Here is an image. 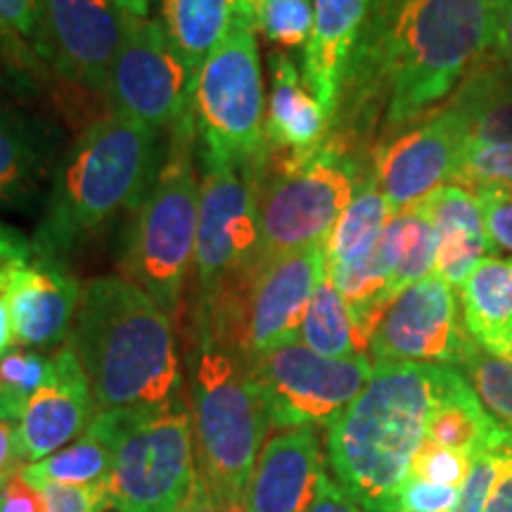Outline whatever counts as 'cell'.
I'll list each match as a JSON object with an SVG mask.
<instances>
[{
    "label": "cell",
    "mask_w": 512,
    "mask_h": 512,
    "mask_svg": "<svg viewBox=\"0 0 512 512\" xmlns=\"http://www.w3.org/2000/svg\"><path fill=\"white\" fill-rule=\"evenodd\" d=\"M131 19L110 0H43V41L38 55L46 57L69 83L105 93L107 74Z\"/></svg>",
    "instance_id": "2e32d148"
},
{
    "label": "cell",
    "mask_w": 512,
    "mask_h": 512,
    "mask_svg": "<svg viewBox=\"0 0 512 512\" xmlns=\"http://www.w3.org/2000/svg\"><path fill=\"white\" fill-rule=\"evenodd\" d=\"M155 415V413H152ZM147 418L140 413H95L88 430L53 456L24 465L22 475L34 486L43 484H98L110 479L121 441Z\"/></svg>",
    "instance_id": "603a6c76"
},
{
    "label": "cell",
    "mask_w": 512,
    "mask_h": 512,
    "mask_svg": "<svg viewBox=\"0 0 512 512\" xmlns=\"http://www.w3.org/2000/svg\"><path fill=\"white\" fill-rule=\"evenodd\" d=\"M53 356L36 349H12L0 358V420L15 422L27 401L53 377Z\"/></svg>",
    "instance_id": "1f68e13d"
},
{
    "label": "cell",
    "mask_w": 512,
    "mask_h": 512,
    "mask_svg": "<svg viewBox=\"0 0 512 512\" xmlns=\"http://www.w3.org/2000/svg\"><path fill=\"white\" fill-rule=\"evenodd\" d=\"M266 0H230V17L245 19V22L254 24L259 22V12L264 8Z\"/></svg>",
    "instance_id": "681fc988"
},
{
    "label": "cell",
    "mask_w": 512,
    "mask_h": 512,
    "mask_svg": "<svg viewBox=\"0 0 512 512\" xmlns=\"http://www.w3.org/2000/svg\"><path fill=\"white\" fill-rule=\"evenodd\" d=\"M185 366L197 475L214 496L242 498L271 430L247 361L223 347L192 311Z\"/></svg>",
    "instance_id": "5b68a950"
},
{
    "label": "cell",
    "mask_w": 512,
    "mask_h": 512,
    "mask_svg": "<svg viewBox=\"0 0 512 512\" xmlns=\"http://www.w3.org/2000/svg\"><path fill=\"white\" fill-rule=\"evenodd\" d=\"M448 185L467 190L512 185V140L467 145L456 176Z\"/></svg>",
    "instance_id": "836d02e7"
},
{
    "label": "cell",
    "mask_w": 512,
    "mask_h": 512,
    "mask_svg": "<svg viewBox=\"0 0 512 512\" xmlns=\"http://www.w3.org/2000/svg\"><path fill=\"white\" fill-rule=\"evenodd\" d=\"M453 100L470 114L472 143L512 140V74L496 62L494 53L465 76Z\"/></svg>",
    "instance_id": "f1b7e54d"
},
{
    "label": "cell",
    "mask_w": 512,
    "mask_h": 512,
    "mask_svg": "<svg viewBox=\"0 0 512 512\" xmlns=\"http://www.w3.org/2000/svg\"><path fill=\"white\" fill-rule=\"evenodd\" d=\"M53 377L31 396L17 420V451L24 465L53 456L79 439L95 418L91 384L72 344L53 354Z\"/></svg>",
    "instance_id": "ac0fdd59"
},
{
    "label": "cell",
    "mask_w": 512,
    "mask_h": 512,
    "mask_svg": "<svg viewBox=\"0 0 512 512\" xmlns=\"http://www.w3.org/2000/svg\"><path fill=\"white\" fill-rule=\"evenodd\" d=\"M195 83L157 19H131L105 83L110 114L169 133L192 110Z\"/></svg>",
    "instance_id": "4fadbf2b"
},
{
    "label": "cell",
    "mask_w": 512,
    "mask_h": 512,
    "mask_svg": "<svg viewBox=\"0 0 512 512\" xmlns=\"http://www.w3.org/2000/svg\"><path fill=\"white\" fill-rule=\"evenodd\" d=\"M43 41V0H0V43L15 55H38Z\"/></svg>",
    "instance_id": "d590c367"
},
{
    "label": "cell",
    "mask_w": 512,
    "mask_h": 512,
    "mask_svg": "<svg viewBox=\"0 0 512 512\" xmlns=\"http://www.w3.org/2000/svg\"><path fill=\"white\" fill-rule=\"evenodd\" d=\"M261 157V155H259ZM200 221L195 247V302L256 271L259 256V192L256 162L219 159L197 147Z\"/></svg>",
    "instance_id": "30bf717a"
},
{
    "label": "cell",
    "mask_w": 512,
    "mask_h": 512,
    "mask_svg": "<svg viewBox=\"0 0 512 512\" xmlns=\"http://www.w3.org/2000/svg\"><path fill=\"white\" fill-rule=\"evenodd\" d=\"M368 176V164L349 157L328 140L309 157L264 147L256 162L261 228L256 268L328 240Z\"/></svg>",
    "instance_id": "52a82bcc"
},
{
    "label": "cell",
    "mask_w": 512,
    "mask_h": 512,
    "mask_svg": "<svg viewBox=\"0 0 512 512\" xmlns=\"http://www.w3.org/2000/svg\"><path fill=\"white\" fill-rule=\"evenodd\" d=\"M460 373L472 384L486 411L512 432V361L475 347L460 366Z\"/></svg>",
    "instance_id": "d6a6232c"
},
{
    "label": "cell",
    "mask_w": 512,
    "mask_h": 512,
    "mask_svg": "<svg viewBox=\"0 0 512 512\" xmlns=\"http://www.w3.org/2000/svg\"><path fill=\"white\" fill-rule=\"evenodd\" d=\"M197 221V126L190 110L166 133L164 162L145 200L133 211L119 264L124 278L150 294L171 320L181 316L185 283L195 268Z\"/></svg>",
    "instance_id": "8992f818"
},
{
    "label": "cell",
    "mask_w": 512,
    "mask_h": 512,
    "mask_svg": "<svg viewBox=\"0 0 512 512\" xmlns=\"http://www.w3.org/2000/svg\"><path fill=\"white\" fill-rule=\"evenodd\" d=\"M494 57H496V62L505 69V72L512 74V5L508 10H503V19H501V29H498Z\"/></svg>",
    "instance_id": "7dc6e473"
},
{
    "label": "cell",
    "mask_w": 512,
    "mask_h": 512,
    "mask_svg": "<svg viewBox=\"0 0 512 512\" xmlns=\"http://www.w3.org/2000/svg\"><path fill=\"white\" fill-rule=\"evenodd\" d=\"M162 27L197 86L204 62L230 29V0H162Z\"/></svg>",
    "instance_id": "83f0119b"
},
{
    "label": "cell",
    "mask_w": 512,
    "mask_h": 512,
    "mask_svg": "<svg viewBox=\"0 0 512 512\" xmlns=\"http://www.w3.org/2000/svg\"><path fill=\"white\" fill-rule=\"evenodd\" d=\"M219 512H249L245 496L242 498H219Z\"/></svg>",
    "instance_id": "f5cc1de1"
},
{
    "label": "cell",
    "mask_w": 512,
    "mask_h": 512,
    "mask_svg": "<svg viewBox=\"0 0 512 512\" xmlns=\"http://www.w3.org/2000/svg\"><path fill=\"white\" fill-rule=\"evenodd\" d=\"M380 261L387 273L389 299L425 280L437 268V233L418 207L394 211L380 240Z\"/></svg>",
    "instance_id": "4316f807"
},
{
    "label": "cell",
    "mask_w": 512,
    "mask_h": 512,
    "mask_svg": "<svg viewBox=\"0 0 512 512\" xmlns=\"http://www.w3.org/2000/svg\"><path fill=\"white\" fill-rule=\"evenodd\" d=\"M29 252H31V240L27 235H22L19 230L0 223V266H5L8 261Z\"/></svg>",
    "instance_id": "f6af8a7d"
},
{
    "label": "cell",
    "mask_w": 512,
    "mask_h": 512,
    "mask_svg": "<svg viewBox=\"0 0 512 512\" xmlns=\"http://www.w3.org/2000/svg\"><path fill=\"white\" fill-rule=\"evenodd\" d=\"M472 460L475 458L465 456V453L446 451V448L432 446L425 441L418 456L413 458L411 479H422V482L460 489L465 484L467 475H470Z\"/></svg>",
    "instance_id": "74e56055"
},
{
    "label": "cell",
    "mask_w": 512,
    "mask_h": 512,
    "mask_svg": "<svg viewBox=\"0 0 512 512\" xmlns=\"http://www.w3.org/2000/svg\"><path fill=\"white\" fill-rule=\"evenodd\" d=\"M392 214L394 209L389 207L387 197L368 176L325 240L328 273L356 271L377 264L384 226Z\"/></svg>",
    "instance_id": "484cf974"
},
{
    "label": "cell",
    "mask_w": 512,
    "mask_h": 512,
    "mask_svg": "<svg viewBox=\"0 0 512 512\" xmlns=\"http://www.w3.org/2000/svg\"><path fill=\"white\" fill-rule=\"evenodd\" d=\"M482 207L484 226L494 249L512 254V185H494V188L475 190Z\"/></svg>",
    "instance_id": "ab89813d"
},
{
    "label": "cell",
    "mask_w": 512,
    "mask_h": 512,
    "mask_svg": "<svg viewBox=\"0 0 512 512\" xmlns=\"http://www.w3.org/2000/svg\"><path fill=\"white\" fill-rule=\"evenodd\" d=\"M458 501L460 489L408 479L399 498V512H453Z\"/></svg>",
    "instance_id": "60d3db41"
},
{
    "label": "cell",
    "mask_w": 512,
    "mask_h": 512,
    "mask_svg": "<svg viewBox=\"0 0 512 512\" xmlns=\"http://www.w3.org/2000/svg\"><path fill=\"white\" fill-rule=\"evenodd\" d=\"M0 512H48L46 496L19 470L0 486Z\"/></svg>",
    "instance_id": "b9f144b4"
},
{
    "label": "cell",
    "mask_w": 512,
    "mask_h": 512,
    "mask_svg": "<svg viewBox=\"0 0 512 512\" xmlns=\"http://www.w3.org/2000/svg\"><path fill=\"white\" fill-rule=\"evenodd\" d=\"M370 17L380 22L387 41L389 105L377 136L382 140L432 114L494 53L503 8L491 0H408L394 12L370 10Z\"/></svg>",
    "instance_id": "3957f363"
},
{
    "label": "cell",
    "mask_w": 512,
    "mask_h": 512,
    "mask_svg": "<svg viewBox=\"0 0 512 512\" xmlns=\"http://www.w3.org/2000/svg\"><path fill=\"white\" fill-rule=\"evenodd\" d=\"M373 0H313V29L304 46L302 79L335 117L351 55L366 29Z\"/></svg>",
    "instance_id": "ffe728a7"
},
{
    "label": "cell",
    "mask_w": 512,
    "mask_h": 512,
    "mask_svg": "<svg viewBox=\"0 0 512 512\" xmlns=\"http://www.w3.org/2000/svg\"><path fill=\"white\" fill-rule=\"evenodd\" d=\"M299 342L328 358L368 356L356 335L347 304L328 273L313 292L309 311H306L302 330H299Z\"/></svg>",
    "instance_id": "f546056e"
},
{
    "label": "cell",
    "mask_w": 512,
    "mask_h": 512,
    "mask_svg": "<svg viewBox=\"0 0 512 512\" xmlns=\"http://www.w3.org/2000/svg\"><path fill=\"white\" fill-rule=\"evenodd\" d=\"M325 475L320 439L313 427L273 434L261 448L249 479V512H306Z\"/></svg>",
    "instance_id": "d6986e66"
},
{
    "label": "cell",
    "mask_w": 512,
    "mask_h": 512,
    "mask_svg": "<svg viewBox=\"0 0 512 512\" xmlns=\"http://www.w3.org/2000/svg\"><path fill=\"white\" fill-rule=\"evenodd\" d=\"M271 64V98L264 121V147L292 157H309L325 145L332 117L299 74L292 57L275 50Z\"/></svg>",
    "instance_id": "44dd1931"
},
{
    "label": "cell",
    "mask_w": 512,
    "mask_h": 512,
    "mask_svg": "<svg viewBox=\"0 0 512 512\" xmlns=\"http://www.w3.org/2000/svg\"><path fill=\"white\" fill-rule=\"evenodd\" d=\"M484 512H512V453L503 475L498 477L494 491H491Z\"/></svg>",
    "instance_id": "bcb514c9"
},
{
    "label": "cell",
    "mask_w": 512,
    "mask_h": 512,
    "mask_svg": "<svg viewBox=\"0 0 512 512\" xmlns=\"http://www.w3.org/2000/svg\"><path fill=\"white\" fill-rule=\"evenodd\" d=\"M107 512H114V510H107Z\"/></svg>",
    "instance_id": "9f6ffc18"
},
{
    "label": "cell",
    "mask_w": 512,
    "mask_h": 512,
    "mask_svg": "<svg viewBox=\"0 0 512 512\" xmlns=\"http://www.w3.org/2000/svg\"><path fill=\"white\" fill-rule=\"evenodd\" d=\"M475 347L453 287L437 273L403 290L370 339L375 363H427L456 370Z\"/></svg>",
    "instance_id": "9a60e30c"
},
{
    "label": "cell",
    "mask_w": 512,
    "mask_h": 512,
    "mask_svg": "<svg viewBox=\"0 0 512 512\" xmlns=\"http://www.w3.org/2000/svg\"><path fill=\"white\" fill-rule=\"evenodd\" d=\"M491 3H494V5H498V8L508 10V8H510V5H512V0H491Z\"/></svg>",
    "instance_id": "11a10c76"
},
{
    "label": "cell",
    "mask_w": 512,
    "mask_h": 512,
    "mask_svg": "<svg viewBox=\"0 0 512 512\" xmlns=\"http://www.w3.org/2000/svg\"><path fill=\"white\" fill-rule=\"evenodd\" d=\"M328 273L325 242L290 252L240 275L209 299L192 304L223 347L249 363L297 342L311 297Z\"/></svg>",
    "instance_id": "ba28073f"
},
{
    "label": "cell",
    "mask_w": 512,
    "mask_h": 512,
    "mask_svg": "<svg viewBox=\"0 0 512 512\" xmlns=\"http://www.w3.org/2000/svg\"><path fill=\"white\" fill-rule=\"evenodd\" d=\"M467 335L486 354L512 361V256H489L460 285Z\"/></svg>",
    "instance_id": "cb8c5ba5"
},
{
    "label": "cell",
    "mask_w": 512,
    "mask_h": 512,
    "mask_svg": "<svg viewBox=\"0 0 512 512\" xmlns=\"http://www.w3.org/2000/svg\"><path fill=\"white\" fill-rule=\"evenodd\" d=\"M15 344H17V339H15V330H12L8 306H5L3 299H0V358H3L5 354H10Z\"/></svg>",
    "instance_id": "f907efd6"
},
{
    "label": "cell",
    "mask_w": 512,
    "mask_h": 512,
    "mask_svg": "<svg viewBox=\"0 0 512 512\" xmlns=\"http://www.w3.org/2000/svg\"><path fill=\"white\" fill-rule=\"evenodd\" d=\"M48 512H107L110 510V479L98 484H43Z\"/></svg>",
    "instance_id": "f35d334b"
},
{
    "label": "cell",
    "mask_w": 512,
    "mask_h": 512,
    "mask_svg": "<svg viewBox=\"0 0 512 512\" xmlns=\"http://www.w3.org/2000/svg\"><path fill=\"white\" fill-rule=\"evenodd\" d=\"M162 133L119 119H95L64 152L48 211L31 238L36 254H64L124 211H136L164 162Z\"/></svg>",
    "instance_id": "277c9868"
},
{
    "label": "cell",
    "mask_w": 512,
    "mask_h": 512,
    "mask_svg": "<svg viewBox=\"0 0 512 512\" xmlns=\"http://www.w3.org/2000/svg\"><path fill=\"white\" fill-rule=\"evenodd\" d=\"M437 233V268L434 273L451 287H460L472 271L496 252L486 233L482 207L472 190L441 185L415 204Z\"/></svg>",
    "instance_id": "7402d4cb"
},
{
    "label": "cell",
    "mask_w": 512,
    "mask_h": 512,
    "mask_svg": "<svg viewBox=\"0 0 512 512\" xmlns=\"http://www.w3.org/2000/svg\"><path fill=\"white\" fill-rule=\"evenodd\" d=\"M181 512H219V498L214 496V491L209 489V484L200 475H197L195 489H192V494L185 501Z\"/></svg>",
    "instance_id": "c3c4849f"
},
{
    "label": "cell",
    "mask_w": 512,
    "mask_h": 512,
    "mask_svg": "<svg viewBox=\"0 0 512 512\" xmlns=\"http://www.w3.org/2000/svg\"><path fill=\"white\" fill-rule=\"evenodd\" d=\"M470 143V114L451 98L413 126L377 140L370 178L394 211L415 207L430 192L453 181Z\"/></svg>",
    "instance_id": "5bb4252c"
},
{
    "label": "cell",
    "mask_w": 512,
    "mask_h": 512,
    "mask_svg": "<svg viewBox=\"0 0 512 512\" xmlns=\"http://www.w3.org/2000/svg\"><path fill=\"white\" fill-rule=\"evenodd\" d=\"M448 373L427 363H375L363 392L328 427L332 479L366 512H399Z\"/></svg>",
    "instance_id": "7a4b0ae2"
},
{
    "label": "cell",
    "mask_w": 512,
    "mask_h": 512,
    "mask_svg": "<svg viewBox=\"0 0 512 512\" xmlns=\"http://www.w3.org/2000/svg\"><path fill=\"white\" fill-rule=\"evenodd\" d=\"M81 292L64 259L34 249L0 266V299L8 306L17 344L27 349H60L67 342Z\"/></svg>",
    "instance_id": "e0dca14e"
},
{
    "label": "cell",
    "mask_w": 512,
    "mask_h": 512,
    "mask_svg": "<svg viewBox=\"0 0 512 512\" xmlns=\"http://www.w3.org/2000/svg\"><path fill=\"white\" fill-rule=\"evenodd\" d=\"M313 29V0H266L256 31L280 50L306 46Z\"/></svg>",
    "instance_id": "e575fe53"
},
{
    "label": "cell",
    "mask_w": 512,
    "mask_h": 512,
    "mask_svg": "<svg viewBox=\"0 0 512 512\" xmlns=\"http://www.w3.org/2000/svg\"><path fill=\"white\" fill-rule=\"evenodd\" d=\"M247 368L271 430L283 432L330 427L363 392L375 366L368 356H320L297 339L252 358Z\"/></svg>",
    "instance_id": "7c38bea8"
},
{
    "label": "cell",
    "mask_w": 512,
    "mask_h": 512,
    "mask_svg": "<svg viewBox=\"0 0 512 512\" xmlns=\"http://www.w3.org/2000/svg\"><path fill=\"white\" fill-rule=\"evenodd\" d=\"M510 434L508 427L486 411L467 377L451 368L444 392L427 422V444L477 458L479 453L503 444Z\"/></svg>",
    "instance_id": "d4e9b609"
},
{
    "label": "cell",
    "mask_w": 512,
    "mask_h": 512,
    "mask_svg": "<svg viewBox=\"0 0 512 512\" xmlns=\"http://www.w3.org/2000/svg\"><path fill=\"white\" fill-rule=\"evenodd\" d=\"M24 463L19 460L17 451V425L15 422L0 420V486L12 475L22 470Z\"/></svg>",
    "instance_id": "ee69618b"
},
{
    "label": "cell",
    "mask_w": 512,
    "mask_h": 512,
    "mask_svg": "<svg viewBox=\"0 0 512 512\" xmlns=\"http://www.w3.org/2000/svg\"><path fill=\"white\" fill-rule=\"evenodd\" d=\"M306 512H366L356 501L344 494V489L339 486L335 479H332L328 472H325L323 479H320L318 494L313 498L311 508Z\"/></svg>",
    "instance_id": "7bdbcfd3"
},
{
    "label": "cell",
    "mask_w": 512,
    "mask_h": 512,
    "mask_svg": "<svg viewBox=\"0 0 512 512\" xmlns=\"http://www.w3.org/2000/svg\"><path fill=\"white\" fill-rule=\"evenodd\" d=\"M91 384L95 413L152 415L185 392L174 320L119 275L83 287L67 339Z\"/></svg>",
    "instance_id": "6da1fadb"
},
{
    "label": "cell",
    "mask_w": 512,
    "mask_h": 512,
    "mask_svg": "<svg viewBox=\"0 0 512 512\" xmlns=\"http://www.w3.org/2000/svg\"><path fill=\"white\" fill-rule=\"evenodd\" d=\"M46 164L41 133L17 114L0 110V200H19L34 188Z\"/></svg>",
    "instance_id": "4dcf8cb0"
},
{
    "label": "cell",
    "mask_w": 512,
    "mask_h": 512,
    "mask_svg": "<svg viewBox=\"0 0 512 512\" xmlns=\"http://www.w3.org/2000/svg\"><path fill=\"white\" fill-rule=\"evenodd\" d=\"M197 484L188 394L138 420L121 441L110 475V510L181 512Z\"/></svg>",
    "instance_id": "8fae6325"
},
{
    "label": "cell",
    "mask_w": 512,
    "mask_h": 512,
    "mask_svg": "<svg viewBox=\"0 0 512 512\" xmlns=\"http://www.w3.org/2000/svg\"><path fill=\"white\" fill-rule=\"evenodd\" d=\"M110 3L136 19H147V12H150V0H110Z\"/></svg>",
    "instance_id": "816d5d0a"
},
{
    "label": "cell",
    "mask_w": 512,
    "mask_h": 512,
    "mask_svg": "<svg viewBox=\"0 0 512 512\" xmlns=\"http://www.w3.org/2000/svg\"><path fill=\"white\" fill-rule=\"evenodd\" d=\"M408 0H373V10L377 12H394L399 10L401 5H406Z\"/></svg>",
    "instance_id": "db71d44e"
},
{
    "label": "cell",
    "mask_w": 512,
    "mask_h": 512,
    "mask_svg": "<svg viewBox=\"0 0 512 512\" xmlns=\"http://www.w3.org/2000/svg\"><path fill=\"white\" fill-rule=\"evenodd\" d=\"M264 76L256 27L230 17V29L204 62L192 112L197 147L233 162H254L264 152Z\"/></svg>",
    "instance_id": "9c48e42d"
},
{
    "label": "cell",
    "mask_w": 512,
    "mask_h": 512,
    "mask_svg": "<svg viewBox=\"0 0 512 512\" xmlns=\"http://www.w3.org/2000/svg\"><path fill=\"white\" fill-rule=\"evenodd\" d=\"M512 453V434L503 444H498L489 451L479 453L472 460V470L467 475L465 484L460 486V501L453 512H484L486 503H489L491 491L503 475L505 465H508Z\"/></svg>",
    "instance_id": "8d00e7d4"
}]
</instances>
